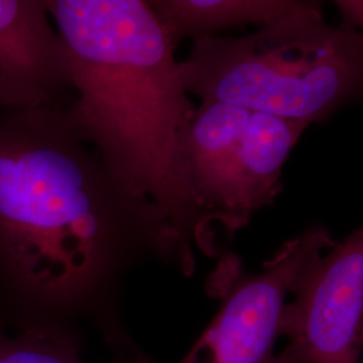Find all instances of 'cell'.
<instances>
[{"instance_id": "cell-1", "label": "cell", "mask_w": 363, "mask_h": 363, "mask_svg": "<svg viewBox=\"0 0 363 363\" xmlns=\"http://www.w3.org/2000/svg\"><path fill=\"white\" fill-rule=\"evenodd\" d=\"M65 109H0V325L89 322L116 361H132L145 352L123 325L121 280L145 256L171 264L169 249Z\"/></svg>"}, {"instance_id": "cell-2", "label": "cell", "mask_w": 363, "mask_h": 363, "mask_svg": "<svg viewBox=\"0 0 363 363\" xmlns=\"http://www.w3.org/2000/svg\"><path fill=\"white\" fill-rule=\"evenodd\" d=\"M48 10L69 55V124L118 187L152 213L174 267L191 274L201 240L177 155L196 106L183 85L175 43L148 1L52 0Z\"/></svg>"}, {"instance_id": "cell-3", "label": "cell", "mask_w": 363, "mask_h": 363, "mask_svg": "<svg viewBox=\"0 0 363 363\" xmlns=\"http://www.w3.org/2000/svg\"><path fill=\"white\" fill-rule=\"evenodd\" d=\"M187 93L306 127L322 123L362 91L363 37L325 22L322 7L300 1L245 37L194 40L179 62Z\"/></svg>"}, {"instance_id": "cell-4", "label": "cell", "mask_w": 363, "mask_h": 363, "mask_svg": "<svg viewBox=\"0 0 363 363\" xmlns=\"http://www.w3.org/2000/svg\"><path fill=\"white\" fill-rule=\"evenodd\" d=\"M307 127L237 105L202 101L182 132L177 167L201 250L216 253L217 226L234 233L281 191L288 155Z\"/></svg>"}, {"instance_id": "cell-5", "label": "cell", "mask_w": 363, "mask_h": 363, "mask_svg": "<svg viewBox=\"0 0 363 363\" xmlns=\"http://www.w3.org/2000/svg\"><path fill=\"white\" fill-rule=\"evenodd\" d=\"M335 242L313 225L284 242L259 272H245L238 259L223 261L208 288L220 298L218 311L178 363H274L281 315L298 272Z\"/></svg>"}, {"instance_id": "cell-6", "label": "cell", "mask_w": 363, "mask_h": 363, "mask_svg": "<svg viewBox=\"0 0 363 363\" xmlns=\"http://www.w3.org/2000/svg\"><path fill=\"white\" fill-rule=\"evenodd\" d=\"M274 363H359L363 337V232L313 255L292 286Z\"/></svg>"}, {"instance_id": "cell-7", "label": "cell", "mask_w": 363, "mask_h": 363, "mask_svg": "<svg viewBox=\"0 0 363 363\" xmlns=\"http://www.w3.org/2000/svg\"><path fill=\"white\" fill-rule=\"evenodd\" d=\"M50 18L48 1L0 0V109L70 103L69 55Z\"/></svg>"}, {"instance_id": "cell-8", "label": "cell", "mask_w": 363, "mask_h": 363, "mask_svg": "<svg viewBox=\"0 0 363 363\" xmlns=\"http://www.w3.org/2000/svg\"><path fill=\"white\" fill-rule=\"evenodd\" d=\"M175 46L186 38L214 37L234 27H259L291 11L298 0H155L148 1Z\"/></svg>"}, {"instance_id": "cell-9", "label": "cell", "mask_w": 363, "mask_h": 363, "mask_svg": "<svg viewBox=\"0 0 363 363\" xmlns=\"http://www.w3.org/2000/svg\"><path fill=\"white\" fill-rule=\"evenodd\" d=\"M82 335L76 328L37 327L11 331L0 325V363H89L82 359ZM157 363L144 354L132 361Z\"/></svg>"}, {"instance_id": "cell-10", "label": "cell", "mask_w": 363, "mask_h": 363, "mask_svg": "<svg viewBox=\"0 0 363 363\" xmlns=\"http://www.w3.org/2000/svg\"><path fill=\"white\" fill-rule=\"evenodd\" d=\"M337 9L342 15V22L346 26L358 28L362 26L363 3L358 0H337Z\"/></svg>"}]
</instances>
